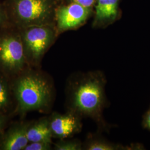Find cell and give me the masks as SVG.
Instances as JSON below:
<instances>
[{
	"instance_id": "6da1fadb",
	"label": "cell",
	"mask_w": 150,
	"mask_h": 150,
	"mask_svg": "<svg viewBox=\"0 0 150 150\" xmlns=\"http://www.w3.org/2000/svg\"><path fill=\"white\" fill-rule=\"evenodd\" d=\"M106 84L105 76L96 70L76 75L69 89V112L91 118L101 131H107L108 127L103 115L108 103Z\"/></svg>"
},
{
	"instance_id": "7a4b0ae2",
	"label": "cell",
	"mask_w": 150,
	"mask_h": 150,
	"mask_svg": "<svg viewBox=\"0 0 150 150\" xmlns=\"http://www.w3.org/2000/svg\"><path fill=\"white\" fill-rule=\"evenodd\" d=\"M16 96L23 111L45 108L51 99V87L47 81L38 76L21 78L16 87Z\"/></svg>"
},
{
	"instance_id": "3957f363",
	"label": "cell",
	"mask_w": 150,
	"mask_h": 150,
	"mask_svg": "<svg viewBox=\"0 0 150 150\" xmlns=\"http://www.w3.org/2000/svg\"><path fill=\"white\" fill-rule=\"evenodd\" d=\"M90 15V8L73 2L60 8L57 13L58 28L61 31L75 29L83 25Z\"/></svg>"
},
{
	"instance_id": "277c9868",
	"label": "cell",
	"mask_w": 150,
	"mask_h": 150,
	"mask_svg": "<svg viewBox=\"0 0 150 150\" xmlns=\"http://www.w3.org/2000/svg\"><path fill=\"white\" fill-rule=\"evenodd\" d=\"M81 120L82 118L71 112L54 115L49 120L52 136L65 139L80 132L82 127Z\"/></svg>"
},
{
	"instance_id": "5b68a950",
	"label": "cell",
	"mask_w": 150,
	"mask_h": 150,
	"mask_svg": "<svg viewBox=\"0 0 150 150\" xmlns=\"http://www.w3.org/2000/svg\"><path fill=\"white\" fill-rule=\"evenodd\" d=\"M52 38V31L45 26L32 27L27 30L25 35L27 47L35 59H39L41 57Z\"/></svg>"
},
{
	"instance_id": "8992f818",
	"label": "cell",
	"mask_w": 150,
	"mask_h": 150,
	"mask_svg": "<svg viewBox=\"0 0 150 150\" xmlns=\"http://www.w3.org/2000/svg\"><path fill=\"white\" fill-rule=\"evenodd\" d=\"M0 62L12 69L21 68L24 62L23 46L16 38H6L0 41Z\"/></svg>"
},
{
	"instance_id": "52a82bcc",
	"label": "cell",
	"mask_w": 150,
	"mask_h": 150,
	"mask_svg": "<svg viewBox=\"0 0 150 150\" xmlns=\"http://www.w3.org/2000/svg\"><path fill=\"white\" fill-rule=\"evenodd\" d=\"M46 0H19L16 11L18 16L26 21H36L45 18L48 13Z\"/></svg>"
},
{
	"instance_id": "ba28073f",
	"label": "cell",
	"mask_w": 150,
	"mask_h": 150,
	"mask_svg": "<svg viewBox=\"0 0 150 150\" xmlns=\"http://www.w3.org/2000/svg\"><path fill=\"white\" fill-rule=\"evenodd\" d=\"M119 0H97L94 27H105L112 23L118 14Z\"/></svg>"
},
{
	"instance_id": "9c48e42d",
	"label": "cell",
	"mask_w": 150,
	"mask_h": 150,
	"mask_svg": "<svg viewBox=\"0 0 150 150\" xmlns=\"http://www.w3.org/2000/svg\"><path fill=\"white\" fill-rule=\"evenodd\" d=\"M52 134L49 121L44 119L27 129V139L30 142H51Z\"/></svg>"
},
{
	"instance_id": "30bf717a",
	"label": "cell",
	"mask_w": 150,
	"mask_h": 150,
	"mask_svg": "<svg viewBox=\"0 0 150 150\" xmlns=\"http://www.w3.org/2000/svg\"><path fill=\"white\" fill-rule=\"evenodd\" d=\"M27 131L26 127H20L12 131L4 141L3 149L24 150L29 142L27 139Z\"/></svg>"
},
{
	"instance_id": "8fae6325",
	"label": "cell",
	"mask_w": 150,
	"mask_h": 150,
	"mask_svg": "<svg viewBox=\"0 0 150 150\" xmlns=\"http://www.w3.org/2000/svg\"><path fill=\"white\" fill-rule=\"evenodd\" d=\"M83 150H128V147L112 143L96 134H90L88 135L85 142L83 143Z\"/></svg>"
},
{
	"instance_id": "7c38bea8",
	"label": "cell",
	"mask_w": 150,
	"mask_h": 150,
	"mask_svg": "<svg viewBox=\"0 0 150 150\" xmlns=\"http://www.w3.org/2000/svg\"><path fill=\"white\" fill-rule=\"evenodd\" d=\"M54 149L57 150H83V143L79 140L61 141L55 145Z\"/></svg>"
},
{
	"instance_id": "4fadbf2b",
	"label": "cell",
	"mask_w": 150,
	"mask_h": 150,
	"mask_svg": "<svg viewBox=\"0 0 150 150\" xmlns=\"http://www.w3.org/2000/svg\"><path fill=\"white\" fill-rule=\"evenodd\" d=\"M51 149V143L44 142H34L28 144L24 150H47Z\"/></svg>"
},
{
	"instance_id": "5bb4252c",
	"label": "cell",
	"mask_w": 150,
	"mask_h": 150,
	"mask_svg": "<svg viewBox=\"0 0 150 150\" xmlns=\"http://www.w3.org/2000/svg\"><path fill=\"white\" fill-rule=\"evenodd\" d=\"M8 101V94L6 86L0 81V107L6 106Z\"/></svg>"
},
{
	"instance_id": "9a60e30c",
	"label": "cell",
	"mask_w": 150,
	"mask_h": 150,
	"mask_svg": "<svg viewBox=\"0 0 150 150\" xmlns=\"http://www.w3.org/2000/svg\"><path fill=\"white\" fill-rule=\"evenodd\" d=\"M142 125L144 129L150 131V107L143 116Z\"/></svg>"
},
{
	"instance_id": "2e32d148",
	"label": "cell",
	"mask_w": 150,
	"mask_h": 150,
	"mask_svg": "<svg viewBox=\"0 0 150 150\" xmlns=\"http://www.w3.org/2000/svg\"><path fill=\"white\" fill-rule=\"evenodd\" d=\"M97 0H73L76 3H77L81 5L90 8L96 3Z\"/></svg>"
},
{
	"instance_id": "e0dca14e",
	"label": "cell",
	"mask_w": 150,
	"mask_h": 150,
	"mask_svg": "<svg viewBox=\"0 0 150 150\" xmlns=\"http://www.w3.org/2000/svg\"><path fill=\"white\" fill-rule=\"evenodd\" d=\"M1 125H2V120L0 118V129H1Z\"/></svg>"
},
{
	"instance_id": "ac0fdd59",
	"label": "cell",
	"mask_w": 150,
	"mask_h": 150,
	"mask_svg": "<svg viewBox=\"0 0 150 150\" xmlns=\"http://www.w3.org/2000/svg\"><path fill=\"white\" fill-rule=\"evenodd\" d=\"M0 21H1V17H0Z\"/></svg>"
}]
</instances>
